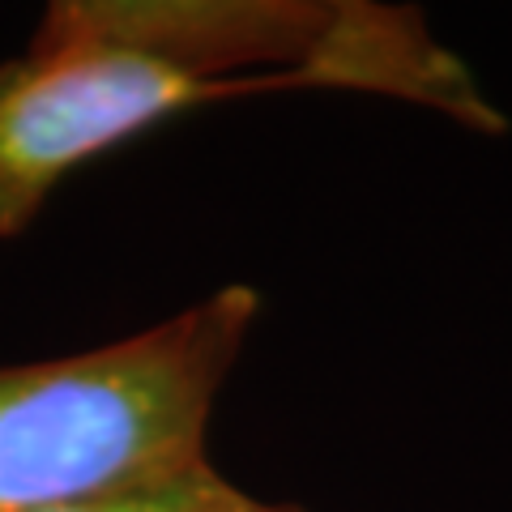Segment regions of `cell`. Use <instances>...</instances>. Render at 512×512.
Returning a JSON list of instances; mask_svg holds the SVG:
<instances>
[{"instance_id":"obj_1","label":"cell","mask_w":512,"mask_h":512,"mask_svg":"<svg viewBox=\"0 0 512 512\" xmlns=\"http://www.w3.org/2000/svg\"><path fill=\"white\" fill-rule=\"evenodd\" d=\"M286 86L372 90L495 133L423 13L367 0H56L0 60V239L90 158L188 107Z\"/></svg>"},{"instance_id":"obj_2","label":"cell","mask_w":512,"mask_h":512,"mask_svg":"<svg viewBox=\"0 0 512 512\" xmlns=\"http://www.w3.org/2000/svg\"><path fill=\"white\" fill-rule=\"evenodd\" d=\"M256 312L252 286H222L120 342L0 367V512L116 500L210 461V414Z\"/></svg>"},{"instance_id":"obj_3","label":"cell","mask_w":512,"mask_h":512,"mask_svg":"<svg viewBox=\"0 0 512 512\" xmlns=\"http://www.w3.org/2000/svg\"><path fill=\"white\" fill-rule=\"evenodd\" d=\"M256 500L231 487L210 461L192 466L184 474L158 478L150 487L124 491L116 500L82 504V508H56V512H248Z\"/></svg>"},{"instance_id":"obj_4","label":"cell","mask_w":512,"mask_h":512,"mask_svg":"<svg viewBox=\"0 0 512 512\" xmlns=\"http://www.w3.org/2000/svg\"><path fill=\"white\" fill-rule=\"evenodd\" d=\"M248 512H299V508H278V504H261V500H256Z\"/></svg>"}]
</instances>
